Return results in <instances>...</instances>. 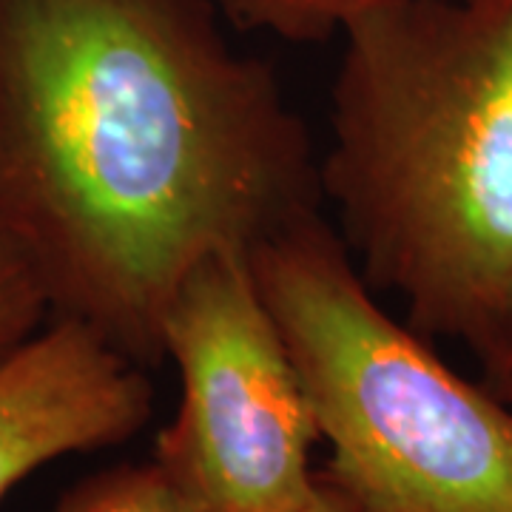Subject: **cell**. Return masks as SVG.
<instances>
[{
    "mask_svg": "<svg viewBox=\"0 0 512 512\" xmlns=\"http://www.w3.org/2000/svg\"><path fill=\"white\" fill-rule=\"evenodd\" d=\"M214 0H0V228L137 365L202 259L319 214V157Z\"/></svg>",
    "mask_w": 512,
    "mask_h": 512,
    "instance_id": "6da1fadb",
    "label": "cell"
},
{
    "mask_svg": "<svg viewBox=\"0 0 512 512\" xmlns=\"http://www.w3.org/2000/svg\"><path fill=\"white\" fill-rule=\"evenodd\" d=\"M319 185L373 291L484 348L512 308V0H402L345 26Z\"/></svg>",
    "mask_w": 512,
    "mask_h": 512,
    "instance_id": "7a4b0ae2",
    "label": "cell"
},
{
    "mask_svg": "<svg viewBox=\"0 0 512 512\" xmlns=\"http://www.w3.org/2000/svg\"><path fill=\"white\" fill-rule=\"evenodd\" d=\"M350 512H512V407L376 302L319 214L251 251Z\"/></svg>",
    "mask_w": 512,
    "mask_h": 512,
    "instance_id": "3957f363",
    "label": "cell"
},
{
    "mask_svg": "<svg viewBox=\"0 0 512 512\" xmlns=\"http://www.w3.org/2000/svg\"><path fill=\"white\" fill-rule=\"evenodd\" d=\"M160 348L177 365L183 402L154 458L200 510H305L319 487V430L251 254H214L185 276Z\"/></svg>",
    "mask_w": 512,
    "mask_h": 512,
    "instance_id": "277c9868",
    "label": "cell"
},
{
    "mask_svg": "<svg viewBox=\"0 0 512 512\" xmlns=\"http://www.w3.org/2000/svg\"><path fill=\"white\" fill-rule=\"evenodd\" d=\"M151 410L146 367L89 325L49 316L0 359V498L57 458L137 436Z\"/></svg>",
    "mask_w": 512,
    "mask_h": 512,
    "instance_id": "5b68a950",
    "label": "cell"
},
{
    "mask_svg": "<svg viewBox=\"0 0 512 512\" xmlns=\"http://www.w3.org/2000/svg\"><path fill=\"white\" fill-rule=\"evenodd\" d=\"M55 512H202L157 458L117 464L77 481L60 495Z\"/></svg>",
    "mask_w": 512,
    "mask_h": 512,
    "instance_id": "8992f818",
    "label": "cell"
},
{
    "mask_svg": "<svg viewBox=\"0 0 512 512\" xmlns=\"http://www.w3.org/2000/svg\"><path fill=\"white\" fill-rule=\"evenodd\" d=\"M239 32H265L291 43H319L342 35L367 12L402 0H214Z\"/></svg>",
    "mask_w": 512,
    "mask_h": 512,
    "instance_id": "52a82bcc",
    "label": "cell"
},
{
    "mask_svg": "<svg viewBox=\"0 0 512 512\" xmlns=\"http://www.w3.org/2000/svg\"><path fill=\"white\" fill-rule=\"evenodd\" d=\"M49 302L32 265L0 228V359L49 322Z\"/></svg>",
    "mask_w": 512,
    "mask_h": 512,
    "instance_id": "ba28073f",
    "label": "cell"
},
{
    "mask_svg": "<svg viewBox=\"0 0 512 512\" xmlns=\"http://www.w3.org/2000/svg\"><path fill=\"white\" fill-rule=\"evenodd\" d=\"M481 370H484V387L495 399L512 407V308L504 316L501 328L495 330L493 339L476 353Z\"/></svg>",
    "mask_w": 512,
    "mask_h": 512,
    "instance_id": "9c48e42d",
    "label": "cell"
},
{
    "mask_svg": "<svg viewBox=\"0 0 512 512\" xmlns=\"http://www.w3.org/2000/svg\"><path fill=\"white\" fill-rule=\"evenodd\" d=\"M302 512H350L345 504H342V498L330 490L328 484L319 478V487H316V493H313V498L308 501V507Z\"/></svg>",
    "mask_w": 512,
    "mask_h": 512,
    "instance_id": "30bf717a",
    "label": "cell"
}]
</instances>
